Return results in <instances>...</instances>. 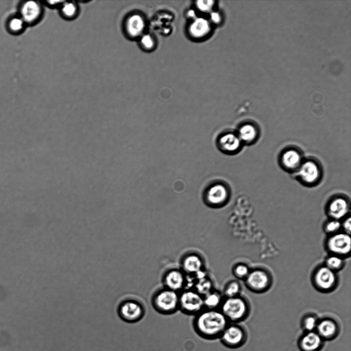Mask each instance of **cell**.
<instances>
[{
  "label": "cell",
  "mask_w": 351,
  "mask_h": 351,
  "mask_svg": "<svg viewBox=\"0 0 351 351\" xmlns=\"http://www.w3.org/2000/svg\"><path fill=\"white\" fill-rule=\"evenodd\" d=\"M58 9L61 16L67 20L75 19L79 13V5L73 1H63Z\"/></svg>",
  "instance_id": "24"
},
{
  "label": "cell",
  "mask_w": 351,
  "mask_h": 351,
  "mask_svg": "<svg viewBox=\"0 0 351 351\" xmlns=\"http://www.w3.org/2000/svg\"><path fill=\"white\" fill-rule=\"evenodd\" d=\"M241 287L240 284L236 281L231 280L225 285L222 292L225 298H231L239 295Z\"/></svg>",
  "instance_id": "26"
},
{
  "label": "cell",
  "mask_w": 351,
  "mask_h": 351,
  "mask_svg": "<svg viewBox=\"0 0 351 351\" xmlns=\"http://www.w3.org/2000/svg\"><path fill=\"white\" fill-rule=\"evenodd\" d=\"M188 13L190 17H194L195 15V12L192 10L190 11Z\"/></svg>",
  "instance_id": "36"
},
{
  "label": "cell",
  "mask_w": 351,
  "mask_h": 351,
  "mask_svg": "<svg viewBox=\"0 0 351 351\" xmlns=\"http://www.w3.org/2000/svg\"><path fill=\"white\" fill-rule=\"evenodd\" d=\"M349 208V203L346 198L336 197L329 203L327 213L333 219L339 220L346 215Z\"/></svg>",
  "instance_id": "20"
},
{
  "label": "cell",
  "mask_w": 351,
  "mask_h": 351,
  "mask_svg": "<svg viewBox=\"0 0 351 351\" xmlns=\"http://www.w3.org/2000/svg\"><path fill=\"white\" fill-rule=\"evenodd\" d=\"M341 225L345 231V233L350 234L351 231V221L350 218L349 217L348 218L345 219Z\"/></svg>",
  "instance_id": "33"
},
{
  "label": "cell",
  "mask_w": 351,
  "mask_h": 351,
  "mask_svg": "<svg viewBox=\"0 0 351 351\" xmlns=\"http://www.w3.org/2000/svg\"><path fill=\"white\" fill-rule=\"evenodd\" d=\"M179 292L162 286L153 293L151 299L152 306L160 314H174L179 310Z\"/></svg>",
  "instance_id": "2"
},
{
  "label": "cell",
  "mask_w": 351,
  "mask_h": 351,
  "mask_svg": "<svg viewBox=\"0 0 351 351\" xmlns=\"http://www.w3.org/2000/svg\"><path fill=\"white\" fill-rule=\"evenodd\" d=\"M219 309L229 323H237L248 316V306L246 301L239 295L224 298Z\"/></svg>",
  "instance_id": "3"
},
{
  "label": "cell",
  "mask_w": 351,
  "mask_h": 351,
  "mask_svg": "<svg viewBox=\"0 0 351 351\" xmlns=\"http://www.w3.org/2000/svg\"><path fill=\"white\" fill-rule=\"evenodd\" d=\"M324 340L316 331L305 332L298 340L301 351H320L323 347Z\"/></svg>",
  "instance_id": "14"
},
{
  "label": "cell",
  "mask_w": 351,
  "mask_h": 351,
  "mask_svg": "<svg viewBox=\"0 0 351 351\" xmlns=\"http://www.w3.org/2000/svg\"><path fill=\"white\" fill-rule=\"evenodd\" d=\"M280 161L284 169L293 171L298 170L303 160L301 152L295 149L289 148L282 152Z\"/></svg>",
  "instance_id": "19"
},
{
  "label": "cell",
  "mask_w": 351,
  "mask_h": 351,
  "mask_svg": "<svg viewBox=\"0 0 351 351\" xmlns=\"http://www.w3.org/2000/svg\"><path fill=\"white\" fill-rule=\"evenodd\" d=\"M123 26L125 34L130 38H135L140 36L143 32L145 22L141 15L134 13L126 18Z\"/></svg>",
  "instance_id": "15"
},
{
  "label": "cell",
  "mask_w": 351,
  "mask_h": 351,
  "mask_svg": "<svg viewBox=\"0 0 351 351\" xmlns=\"http://www.w3.org/2000/svg\"><path fill=\"white\" fill-rule=\"evenodd\" d=\"M219 339L226 347L234 349L241 347L245 343L247 334L241 325L237 323H229Z\"/></svg>",
  "instance_id": "6"
},
{
  "label": "cell",
  "mask_w": 351,
  "mask_h": 351,
  "mask_svg": "<svg viewBox=\"0 0 351 351\" xmlns=\"http://www.w3.org/2000/svg\"><path fill=\"white\" fill-rule=\"evenodd\" d=\"M163 287L180 292L186 288L187 275L180 268L167 269L162 276Z\"/></svg>",
  "instance_id": "8"
},
{
  "label": "cell",
  "mask_w": 351,
  "mask_h": 351,
  "mask_svg": "<svg viewBox=\"0 0 351 351\" xmlns=\"http://www.w3.org/2000/svg\"><path fill=\"white\" fill-rule=\"evenodd\" d=\"M211 20L215 23H218L221 20V16L219 13L213 12L211 13Z\"/></svg>",
  "instance_id": "35"
},
{
  "label": "cell",
  "mask_w": 351,
  "mask_h": 351,
  "mask_svg": "<svg viewBox=\"0 0 351 351\" xmlns=\"http://www.w3.org/2000/svg\"><path fill=\"white\" fill-rule=\"evenodd\" d=\"M343 264V260L340 256L334 255L327 258L325 266L335 271L341 268Z\"/></svg>",
  "instance_id": "27"
},
{
  "label": "cell",
  "mask_w": 351,
  "mask_h": 351,
  "mask_svg": "<svg viewBox=\"0 0 351 351\" xmlns=\"http://www.w3.org/2000/svg\"><path fill=\"white\" fill-rule=\"evenodd\" d=\"M180 268L186 275H192L205 269L204 257L196 251L185 253L180 261Z\"/></svg>",
  "instance_id": "10"
},
{
  "label": "cell",
  "mask_w": 351,
  "mask_h": 351,
  "mask_svg": "<svg viewBox=\"0 0 351 351\" xmlns=\"http://www.w3.org/2000/svg\"><path fill=\"white\" fill-rule=\"evenodd\" d=\"M192 323L199 336L211 340L219 338L229 322L219 309L204 308L194 316Z\"/></svg>",
  "instance_id": "1"
},
{
  "label": "cell",
  "mask_w": 351,
  "mask_h": 351,
  "mask_svg": "<svg viewBox=\"0 0 351 351\" xmlns=\"http://www.w3.org/2000/svg\"><path fill=\"white\" fill-rule=\"evenodd\" d=\"M328 250L337 255H345L349 253L351 249V238L349 234L345 232L338 233L331 236L327 242Z\"/></svg>",
  "instance_id": "12"
},
{
  "label": "cell",
  "mask_w": 351,
  "mask_h": 351,
  "mask_svg": "<svg viewBox=\"0 0 351 351\" xmlns=\"http://www.w3.org/2000/svg\"><path fill=\"white\" fill-rule=\"evenodd\" d=\"M224 297L222 292L214 289L203 296L204 305L206 309H219Z\"/></svg>",
  "instance_id": "23"
},
{
  "label": "cell",
  "mask_w": 351,
  "mask_h": 351,
  "mask_svg": "<svg viewBox=\"0 0 351 351\" xmlns=\"http://www.w3.org/2000/svg\"><path fill=\"white\" fill-rule=\"evenodd\" d=\"M337 278L335 271L326 266H322L316 271L314 282L318 288L327 290L332 288L336 284Z\"/></svg>",
  "instance_id": "13"
},
{
  "label": "cell",
  "mask_w": 351,
  "mask_h": 351,
  "mask_svg": "<svg viewBox=\"0 0 351 351\" xmlns=\"http://www.w3.org/2000/svg\"><path fill=\"white\" fill-rule=\"evenodd\" d=\"M300 180L306 185H313L318 182L321 176V169L313 160L303 161L297 171Z\"/></svg>",
  "instance_id": "9"
},
{
  "label": "cell",
  "mask_w": 351,
  "mask_h": 351,
  "mask_svg": "<svg viewBox=\"0 0 351 351\" xmlns=\"http://www.w3.org/2000/svg\"><path fill=\"white\" fill-rule=\"evenodd\" d=\"M217 143L219 149L224 153L233 154L239 150L242 141L237 134L225 133L220 135Z\"/></svg>",
  "instance_id": "18"
},
{
  "label": "cell",
  "mask_w": 351,
  "mask_h": 351,
  "mask_svg": "<svg viewBox=\"0 0 351 351\" xmlns=\"http://www.w3.org/2000/svg\"><path fill=\"white\" fill-rule=\"evenodd\" d=\"M249 272L248 267L243 264L235 265L232 270L233 275L238 279H246Z\"/></svg>",
  "instance_id": "28"
},
{
  "label": "cell",
  "mask_w": 351,
  "mask_h": 351,
  "mask_svg": "<svg viewBox=\"0 0 351 351\" xmlns=\"http://www.w3.org/2000/svg\"><path fill=\"white\" fill-rule=\"evenodd\" d=\"M237 134L242 142L250 144L257 139L258 131L255 125L246 123L241 126Z\"/></svg>",
  "instance_id": "21"
},
{
  "label": "cell",
  "mask_w": 351,
  "mask_h": 351,
  "mask_svg": "<svg viewBox=\"0 0 351 351\" xmlns=\"http://www.w3.org/2000/svg\"><path fill=\"white\" fill-rule=\"evenodd\" d=\"M140 43L142 46L146 49H151L154 46L153 39L149 34H145L141 36Z\"/></svg>",
  "instance_id": "32"
},
{
  "label": "cell",
  "mask_w": 351,
  "mask_h": 351,
  "mask_svg": "<svg viewBox=\"0 0 351 351\" xmlns=\"http://www.w3.org/2000/svg\"><path fill=\"white\" fill-rule=\"evenodd\" d=\"M204 308L203 296L196 290L185 288L179 292V310L183 313L195 316Z\"/></svg>",
  "instance_id": "5"
},
{
  "label": "cell",
  "mask_w": 351,
  "mask_h": 351,
  "mask_svg": "<svg viewBox=\"0 0 351 351\" xmlns=\"http://www.w3.org/2000/svg\"><path fill=\"white\" fill-rule=\"evenodd\" d=\"M318 322L315 317L309 316L304 319L302 326L306 332L315 331Z\"/></svg>",
  "instance_id": "29"
},
{
  "label": "cell",
  "mask_w": 351,
  "mask_h": 351,
  "mask_svg": "<svg viewBox=\"0 0 351 351\" xmlns=\"http://www.w3.org/2000/svg\"><path fill=\"white\" fill-rule=\"evenodd\" d=\"M6 29L13 35H19L24 32L27 26L22 18L18 14L13 15L6 22Z\"/></svg>",
  "instance_id": "25"
},
{
  "label": "cell",
  "mask_w": 351,
  "mask_h": 351,
  "mask_svg": "<svg viewBox=\"0 0 351 351\" xmlns=\"http://www.w3.org/2000/svg\"><path fill=\"white\" fill-rule=\"evenodd\" d=\"M229 196V190L226 185L216 183L207 189L205 198L207 204L212 207H219L225 205Z\"/></svg>",
  "instance_id": "11"
},
{
  "label": "cell",
  "mask_w": 351,
  "mask_h": 351,
  "mask_svg": "<svg viewBox=\"0 0 351 351\" xmlns=\"http://www.w3.org/2000/svg\"><path fill=\"white\" fill-rule=\"evenodd\" d=\"M209 22L204 18L196 19L191 24L189 28L190 34L195 38H200L206 36L210 31Z\"/></svg>",
  "instance_id": "22"
},
{
  "label": "cell",
  "mask_w": 351,
  "mask_h": 351,
  "mask_svg": "<svg viewBox=\"0 0 351 351\" xmlns=\"http://www.w3.org/2000/svg\"><path fill=\"white\" fill-rule=\"evenodd\" d=\"M341 223L338 220L332 219L327 222L325 225V231L329 233L337 232L341 227Z\"/></svg>",
  "instance_id": "30"
},
{
  "label": "cell",
  "mask_w": 351,
  "mask_h": 351,
  "mask_svg": "<svg viewBox=\"0 0 351 351\" xmlns=\"http://www.w3.org/2000/svg\"><path fill=\"white\" fill-rule=\"evenodd\" d=\"M315 331L324 340H332L339 334V326L332 319L325 318L318 322Z\"/></svg>",
  "instance_id": "16"
},
{
  "label": "cell",
  "mask_w": 351,
  "mask_h": 351,
  "mask_svg": "<svg viewBox=\"0 0 351 351\" xmlns=\"http://www.w3.org/2000/svg\"><path fill=\"white\" fill-rule=\"evenodd\" d=\"M214 3L213 1H198L196 2V6L200 11L208 12L211 10Z\"/></svg>",
  "instance_id": "31"
},
{
  "label": "cell",
  "mask_w": 351,
  "mask_h": 351,
  "mask_svg": "<svg viewBox=\"0 0 351 351\" xmlns=\"http://www.w3.org/2000/svg\"><path fill=\"white\" fill-rule=\"evenodd\" d=\"M118 314L124 322L133 323L140 321L145 314L144 304L134 298H127L118 305Z\"/></svg>",
  "instance_id": "4"
},
{
  "label": "cell",
  "mask_w": 351,
  "mask_h": 351,
  "mask_svg": "<svg viewBox=\"0 0 351 351\" xmlns=\"http://www.w3.org/2000/svg\"><path fill=\"white\" fill-rule=\"evenodd\" d=\"M43 5L39 1H23L19 5L18 14L28 26L38 23L43 14Z\"/></svg>",
  "instance_id": "7"
},
{
  "label": "cell",
  "mask_w": 351,
  "mask_h": 351,
  "mask_svg": "<svg viewBox=\"0 0 351 351\" xmlns=\"http://www.w3.org/2000/svg\"><path fill=\"white\" fill-rule=\"evenodd\" d=\"M62 1H45V5L52 8H59L63 3Z\"/></svg>",
  "instance_id": "34"
},
{
  "label": "cell",
  "mask_w": 351,
  "mask_h": 351,
  "mask_svg": "<svg viewBox=\"0 0 351 351\" xmlns=\"http://www.w3.org/2000/svg\"><path fill=\"white\" fill-rule=\"evenodd\" d=\"M246 282L250 288L261 291L268 287L270 279L266 272L261 269H256L249 272L246 278Z\"/></svg>",
  "instance_id": "17"
}]
</instances>
